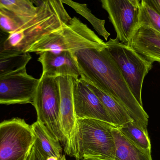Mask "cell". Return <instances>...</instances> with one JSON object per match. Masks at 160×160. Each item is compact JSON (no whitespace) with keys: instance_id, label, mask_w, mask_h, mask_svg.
<instances>
[{"instance_id":"cell-1","label":"cell","mask_w":160,"mask_h":160,"mask_svg":"<svg viewBox=\"0 0 160 160\" xmlns=\"http://www.w3.org/2000/svg\"><path fill=\"white\" fill-rule=\"evenodd\" d=\"M105 48L73 53L78 61L80 79L111 96L126 108L133 121L147 127L149 116L132 95Z\"/></svg>"},{"instance_id":"cell-2","label":"cell","mask_w":160,"mask_h":160,"mask_svg":"<svg viewBox=\"0 0 160 160\" xmlns=\"http://www.w3.org/2000/svg\"><path fill=\"white\" fill-rule=\"evenodd\" d=\"M114 127L100 120L77 119L72 136L64 146L65 152L76 160H114Z\"/></svg>"},{"instance_id":"cell-3","label":"cell","mask_w":160,"mask_h":160,"mask_svg":"<svg viewBox=\"0 0 160 160\" xmlns=\"http://www.w3.org/2000/svg\"><path fill=\"white\" fill-rule=\"evenodd\" d=\"M37 1L38 9L36 15L10 35L6 42V50L28 53L31 47L42 38L60 29L72 18L62 1Z\"/></svg>"},{"instance_id":"cell-4","label":"cell","mask_w":160,"mask_h":160,"mask_svg":"<svg viewBox=\"0 0 160 160\" xmlns=\"http://www.w3.org/2000/svg\"><path fill=\"white\" fill-rule=\"evenodd\" d=\"M106 44L77 17L66 24L42 38L33 45L28 53L40 54L46 51L75 53L85 49H102Z\"/></svg>"},{"instance_id":"cell-5","label":"cell","mask_w":160,"mask_h":160,"mask_svg":"<svg viewBox=\"0 0 160 160\" xmlns=\"http://www.w3.org/2000/svg\"><path fill=\"white\" fill-rule=\"evenodd\" d=\"M106 50L115 62L129 88L143 107L142 89L144 80L153 63L144 58L132 47L120 43L116 38L105 43Z\"/></svg>"},{"instance_id":"cell-6","label":"cell","mask_w":160,"mask_h":160,"mask_svg":"<svg viewBox=\"0 0 160 160\" xmlns=\"http://www.w3.org/2000/svg\"><path fill=\"white\" fill-rule=\"evenodd\" d=\"M32 104L36 111L38 121L45 126L55 140L65 145L67 140L61 126L57 78L41 75Z\"/></svg>"},{"instance_id":"cell-7","label":"cell","mask_w":160,"mask_h":160,"mask_svg":"<svg viewBox=\"0 0 160 160\" xmlns=\"http://www.w3.org/2000/svg\"><path fill=\"white\" fill-rule=\"evenodd\" d=\"M35 142L31 126L23 119L0 123V160H28Z\"/></svg>"},{"instance_id":"cell-8","label":"cell","mask_w":160,"mask_h":160,"mask_svg":"<svg viewBox=\"0 0 160 160\" xmlns=\"http://www.w3.org/2000/svg\"><path fill=\"white\" fill-rule=\"evenodd\" d=\"M102 6L109 15L117 34V39L130 47L132 37L140 25L141 1L102 0Z\"/></svg>"},{"instance_id":"cell-9","label":"cell","mask_w":160,"mask_h":160,"mask_svg":"<svg viewBox=\"0 0 160 160\" xmlns=\"http://www.w3.org/2000/svg\"><path fill=\"white\" fill-rule=\"evenodd\" d=\"M38 82L26 68L1 78L0 104H32Z\"/></svg>"},{"instance_id":"cell-10","label":"cell","mask_w":160,"mask_h":160,"mask_svg":"<svg viewBox=\"0 0 160 160\" xmlns=\"http://www.w3.org/2000/svg\"><path fill=\"white\" fill-rule=\"evenodd\" d=\"M73 94L74 111L77 120L95 119L113 125L101 101L86 82L80 78L74 79Z\"/></svg>"},{"instance_id":"cell-11","label":"cell","mask_w":160,"mask_h":160,"mask_svg":"<svg viewBox=\"0 0 160 160\" xmlns=\"http://www.w3.org/2000/svg\"><path fill=\"white\" fill-rule=\"evenodd\" d=\"M38 62L42 66V74L53 78L69 76L80 77L78 61L73 53L69 51H46L40 54Z\"/></svg>"},{"instance_id":"cell-12","label":"cell","mask_w":160,"mask_h":160,"mask_svg":"<svg viewBox=\"0 0 160 160\" xmlns=\"http://www.w3.org/2000/svg\"><path fill=\"white\" fill-rule=\"evenodd\" d=\"M57 80L60 89L61 126L67 142L72 136L77 122L73 100L74 78L69 76L59 77Z\"/></svg>"},{"instance_id":"cell-13","label":"cell","mask_w":160,"mask_h":160,"mask_svg":"<svg viewBox=\"0 0 160 160\" xmlns=\"http://www.w3.org/2000/svg\"><path fill=\"white\" fill-rule=\"evenodd\" d=\"M130 46L148 61L160 63V33L155 29L139 25Z\"/></svg>"},{"instance_id":"cell-14","label":"cell","mask_w":160,"mask_h":160,"mask_svg":"<svg viewBox=\"0 0 160 160\" xmlns=\"http://www.w3.org/2000/svg\"><path fill=\"white\" fill-rule=\"evenodd\" d=\"M38 9L37 1L0 0V13L15 22L19 29L35 16Z\"/></svg>"},{"instance_id":"cell-15","label":"cell","mask_w":160,"mask_h":160,"mask_svg":"<svg viewBox=\"0 0 160 160\" xmlns=\"http://www.w3.org/2000/svg\"><path fill=\"white\" fill-rule=\"evenodd\" d=\"M112 133L114 140V160H153L151 152L144 150L114 127Z\"/></svg>"},{"instance_id":"cell-16","label":"cell","mask_w":160,"mask_h":160,"mask_svg":"<svg viewBox=\"0 0 160 160\" xmlns=\"http://www.w3.org/2000/svg\"><path fill=\"white\" fill-rule=\"evenodd\" d=\"M86 83L101 101L114 126L119 128L127 123L133 121L126 108L114 99L95 85L86 82Z\"/></svg>"},{"instance_id":"cell-17","label":"cell","mask_w":160,"mask_h":160,"mask_svg":"<svg viewBox=\"0 0 160 160\" xmlns=\"http://www.w3.org/2000/svg\"><path fill=\"white\" fill-rule=\"evenodd\" d=\"M35 137L34 144L41 153L47 158H59L62 154L60 142H57L51 135L44 125L37 120L31 126Z\"/></svg>"},{"instance_id":"cell-18","label":"cell","mask_w":160,"mask_h":160,"mask_svg":"<svg viewBox=\"0 0 160 160\" xmlns=\"http://www.w3.org/2000/svg\"><path fill=\"white\" fill-rule=\"evenodd\" d=\"M31 59L29 53L10 52L0 55V79L26 68Z\"/></svg>"},{"instance_id":"cell-19","label":"cell","mask_w":160,"mask_h":160,"mask_svg":"<svg viewBox=\"0 0 160 160\" xmlns=\"http://www.w3.org/2000/svg\"><path fill=\"white\" fill-rule=\"evenodd\" d=\"M118 129L136 145L144 150L151 152V141L147 127L132 121Z\"/></svg>"},{"instance_id":"cell-20","label":"cell","mask_w":160,"mask_h":160,"mask_svg":"<svg viewBox=\"0 0 160 160\" xmlns=\"http://www.w3.org/2000/svg\"><path fill=\"white\" fill-rule=\"evenodd\" d=\"M63 3L71 7L77 13L85 18L92 24L95 31L99 35L103 37L105 40L108 39L111 34L105 27V21L98 18L93 15L86 4L80 3L71 0H61Z\"/></svg>"},{"instance_id":"cell-21","label":"cell","mask_w":160,"mask_h":160,"mask_svg":"<svg viewBox=\"0 0 160 160\" xmlns=\"http://www.w3.org/2000/svg\"><path fill=\"white\" fill-rule=\"evenodd\" d=\"M139 23L140 25L148 26L160 33V14L147 0L141 1Z\"/></svg>"},{"instance_id":"cell-22","label":"cell","mask_w":160,"mask_h":160,"mask_svg":"<svg viewBox=\"0 0 160 160\" xmlns=\"http://www.w3.org/2000/svg\"><path fill=\"white\" fill-rule=\"evenodd\" d=\"M10 36V34L5 32L0 27V55L14 52L6 50L5 43ZM18 53V52H17Z\"/></svg>"},{"instance_id":"cell-23","label":"cell","mask_w":160,"mask_h":160,"mask_svg":"<svg viewBox=\"0 0 160 160\" xmlns=\"http://www.w3.org/2000/svg\"><path fill=\"white\" fill-rule=\"evenodd\" d=\"M47 158L39 151L36 146L34 144L28 160H47Z\"/></svg>"},{"instance_id":"cell-24","label":"cell","mask_w":160,"mask_h":160,"mask_svg":"<svg viewBox=\"0 0 160 160\" xmlns=\"http://www.w3.org/2000/svg\"><path fill=\"white\" fill-rule=\"evenodd\" d=\"M147 1L160 14V0H147Z\"/></svg>"},{"instance_id":"cell-25","label":"cell","mask_w":160,"mask_h":160,"mask_svg":"<svg viewBox=\"0 0 160 160\" xmlns=\"http://www.w3.org/2000/svg\"><path fill=\"white\" fill-rule=\"evenodd\" d=\"M58 160H66V158L65 156L62 155L60 157L58 158Z\"/></svg>"},{"instance_id":"cell-26","label":"cell","mask_w":160,"mask_h":160,"mask_svg":"<svg viewBox=\"0 0 160 160\" xmlns=\"http://www.w3.org/2000/svg\"><path fill=\"white\" fill-rule=\"evenodd\" d=\"M47 160H58V159L55 157H49L47 158Z\"/></svg>"},{"instance_id":"cell-27","label":"cell","mask_w":160,"mask_h":160,"mask_svg":"<svg viewBox=\"0 0 160 160\" xmlns=\"http://www.w3.org/2000/svg\"><path fill=\"white\" fill-rule=\"evenodd\" d=\"M89 160V159H82V160Z\"/></svg>"}]
</instances>
